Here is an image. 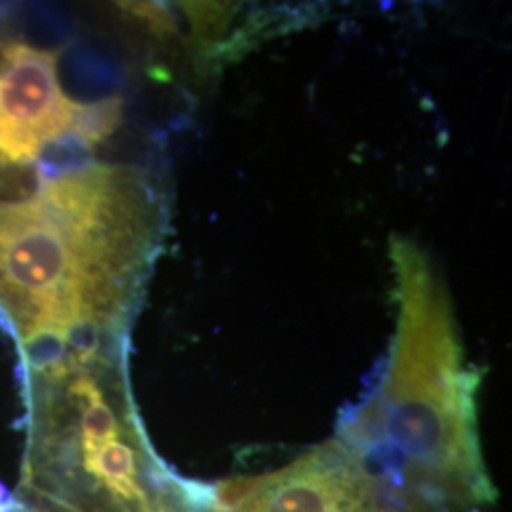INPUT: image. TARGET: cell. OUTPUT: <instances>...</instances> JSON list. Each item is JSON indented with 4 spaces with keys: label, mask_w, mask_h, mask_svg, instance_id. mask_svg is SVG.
Here are the masks:
<instances>
[{
    "label": "cell",
    "mask_w": 512,
    "mask_h": 512,
    "mask_svg": "<svg viewBox=\"0 0 512 512\" xmlns=\"http://www.w3.org/2000/svg\"><path fill=\"white\" fill-rule=\"evenodd\" d=\"M164 211L128 165H78L0 200V311L46 380L88 372L133 310Z\"/></svg>",
    "instance_id": "1"
},
{
    "label": "cell",
    "mask_w": 512,
    "mask_h": 512,
    "mask_svg": "<svg viewBox=\"0 0 512 512\" xmlns=\"http://www.w3.org/2000/svg\"><path fill=\"white\" fill-rule=\"evenodd\" d=\"M399 329L378 385L340 421L338 440L385 512H486L497 499L486 471L475 395L448 298L425 258L393 243Z\"/></svg>",
    "instance_id": "2"
},
{
    "label": "cell",
    "mask_w": 512,
    "mask_h": 512,
    "mask_svg": "<svg viewBox=\"0 0 512 512\" xmlns=\"http://www.w3.org/2000/svg\"><path fill=\"white\" fill-rule=\"evenodd\" d=\"M238 512H385L355 459L336 439L260 476Z\"/></svg>",
    "instance_id": "4"
},
{
    "label": "cell",
    "mask_w": 512,
    "mask_h": 512,
    "mask_svg": "<svg viewBox=\"0 0 512 512\" xmlns=\"http://www.w3.org/2000/svg\"><path fill=\"white\" fill-rule=\"evenodd\" d=\"M122 118L118 97L74 101L59 82V50L23 38L0 40V192L29 194L54 147L92 148Z\"/></svg>",
    "instance_id": "3"
}]
</instances>
